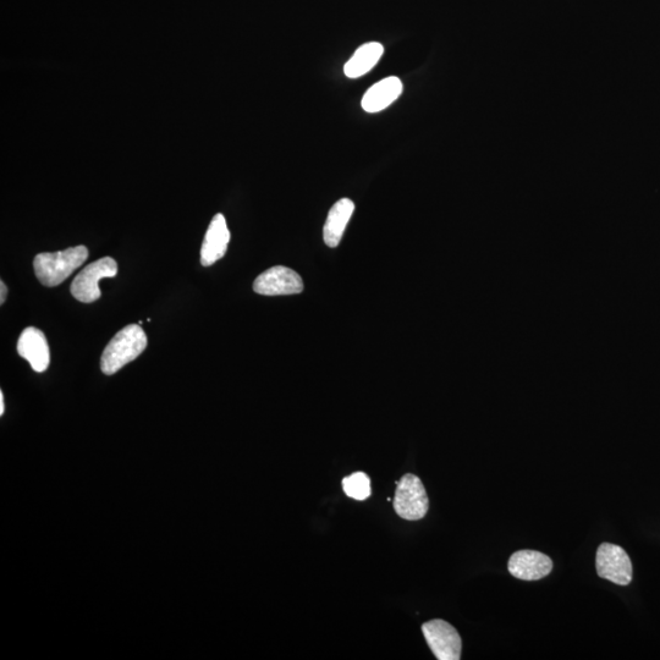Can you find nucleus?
I'll use <instances>...</instances> for the list:
<instances>
[{
  "label": "nucleus",
  "mask_w": 660,
  "mask_h": 660,
  "mask_svg": "<svg viewBox=\"0 0 660 660\" xmlns=\"http://www.w3.org/2000/svg\"><path fill=\"white\" fill-rule=\"evenodd\" d=\"M0 290H2V295H0V304H4L5 300H7V294H8V288L7 285L4 284V282L0 283Z\"/></svg>",
  "instance_id": "obj_15"
},
{
  "label": "nucleus",
  "mask_w": 660,
  "mask_h": 660,
  "mask_svg": "<svg viewBox=\"0 0 660 660\" xmlns=\"http://www.w3.org/2000/svg\"><path fill=\"white\" fill-rule=\"evenodd\" d=\"M422 632L438 660H460L462 641L453 625L434 619L422 625Z\"/></svg>",
  "instance_id": "obj_5"
},
{
  "label": "nucleus",
  "mask_w": 660,
  "mask_h": 660,
  "mask_svg": "<svg viewBox=\"0 0 660 660\" xmlns=\"http://www.w3.org/2000/svg\"><path fill=\"white\" fill-rule=\"evenodd\" d=\"M508 569L516 579L537 581L552 572L553 561L548 555L537 552V550H519L511 555Z\"/></svg>",
  "instance_id": "obj_8"
},
{
  "label": "nucleus",
  "mask_w": 660,
  "mask_h": 660,
  "mask_svg": "<svg viewBox=\"0 0 660 660\" xmlns=\"http://www.w3.org/2000/svg\"><path fill=\"white\" fill-rule=\"evenodd\" d=\"M396 486L393 502L395 513L407 521L423 519L428 513L429 500L420 478L407 473L396 482Z\"/></svg>",
  "instance_id": "obj_3"
},
{
  "label": "nucleus",
  "mask_w": 660,
  "mask_h": 660,
  "mask_svg": "<svg viewBox=\"0 0 660 660\" xmlns=\"http://www.w3.org/2000/svg\"><path fill=\"white\" fill-rule=\"evenodd\" d=\"M253 290L266 296L295 295L302 293L304 283L293 269L277 266L263 272L253 283Z\"/></svg>",
  "instance_id": "obj_7"
},
{
  "label": "nucleus",
  "mask_w": 660,
  "mask_h": 660,
  "mask_svg": "<svg viewBox=\"0 0 660 660\" xmlns=\"http://www.w3.org/2000/svg\"><path fill=\"white\" fill-rule=\"evenodd\" d=\"M403 93V82L396 76L387 77L374 84L362 98V108L367 113H379L396 101Z\"/></svg>",
  "instance_id": "obj_11"
},
{
  "label": "nucleus",
  "mask_w": 660,
  "mask_h": 660,
  "mask_svg": "<svg viewBox=\"0 0 660 660\" xmlns=\"http://www.w3.org/2000/svg\"><path fill=\"white\" fill-rule=\"evenodd\" d=\"M87 258V247L80 245L64 251L40 253L33 260V268L41 284L53 288L65 282Z\"/></svg>",
  "instance_id": "obj_1"
},
{
  "label": "nucleus",
  "mask_w": 660,
  "mask_h": 660,
  "mask_svg": "<svg viewBox=\"0 0 660 660\" xmlns=\"http://www.w3.org/2000/svg\"><path fill=\"white\" fill-rule=\"evenodd\" d=\"M5 407H4V395L3 393H0V415H4Z\"/></svg>",
  "instance_id": "obj_16"
},
{
  "label": "nucleus",
  "mask_w": 660,
  "mask_h": 660,
  "mask_svg": "<svg viewBox=\"0 0 660 660\" xmlns=\"http://www.w3.org/2000/svg\"><path fill=\"white\" fill-rule=\"evenodd\" d=\"M354 211V202L349 198H343L330 209L323 229V239L328 247L335 249L339 246Z\"/></svg>",
  "instance_id": "obj_12"
},
{
  "label": "nucleus",
  "mask_w": 660,
  "mask_h": 660,
  "mask_svg": "<svg viewBox=\"0 0 660 660\" xmlns=\"http://www.w3.org/2000/svg\"><path fill=\"white\" fill-rule=\"evenodd\" d=\"M343 489L348 497L366 500L371 497V480L365 472H355L343 480Z\"/></svg>",
  "instance_id": "obj_14"
},
{
  "label": "nucleus",
  "mask_w": 660,
  "mask_h": 660,
  "mask_svg": "<svg viewBox=\"0 0 660 660\" xmlns=\"http://www.w3.org/2000/svg\"><path fill=\"white\" fill-rule=\"evenodd\" d=\"M596 568L601 579L619 586L630 585L632 563L623 548L610 543L601 544L597 552Z\"/></svg>",
  "instance_id": "obj_6"
},
{
  "label": "nucleus",
  "mask_w": 660,
  "mask_h": 660,
  "mask_svg": "<svg viewBox=\"0 0 660 660\" xmlns=\"http://www.w3.org/2000/svg\"><path fill=\"white\" fill-rule=\"evenodd\" d=\"M230 242V231L227 220L222 213L216 214L207 229L205 240L201 247V264L203 267L212 266L225 256Z\"/></svg>",
  "instance_id": "obj_10"
},
{
  "label": "nucleus",
  "mask_w": 660,
  "mask_h": 660,
  "mask_svg": "<svg viewBox=\"0 0 660 660\" xmlns=\"http://www.w3.org/2000/svg\"><path fill=\"white\" fill-rule=\"evenodd\" d=\"M118 274V264L112 257H103L101 260L88 264L76 275L71 283V295L77 301L91 304L101 297L98 283L104 278H114Z\"/></svg>",
  "instance_id": "obj_4"
},
{
  "label": "nucleus",
  "mask_w": 660,
  "mask_h": 660,
  "mask_svg": "<svg viewBox=\"0 0 660 660\" xmlns=\"http://www.w3.org/2000/svg\"><path fill=\"white\" fill-rule=\"evenodd\" d=\"M18 352L22 359L30 362L32 370L38 373L46 371L51 362L46 335L35 327L26 328L21 333Z\"/></svg>",
  "instance_id": "obj_9"
},
{
  "label": "nucleus",
  "mask_w": 660,
  "mask_h": 660,
  "mask_svg": "<svg viewBox=\"0 0 660 660\" xmlns=\"http://www.w3.org/2000/svg\"><path fill=\"white\" fill-rule=\"evenodd\" d=\"M384 48L381 43L370 42L362 44L348 63L345 64L344 73L349 79H357L370 73L381 60Z\"/></svg>",
  "instance_id": "obj_13"
},
{
  "label": "nucleus",
  "mask_w": 660,
  "mask_h": 660,
  "mask_svg": "<svg viewBox=\"0 0 660 660\" xmlns=\"http://www.w3.org/2000/svg\"><path fill=\"white\" fill-rule=\"evenodd\" d=\"M147 348L146 333L140 324H130L115 335L104 349L101 368L104 374L112 376L128 363L134 361Z\"/></svg>",
  "instance_id": "obj_2"
}]
</instances>
